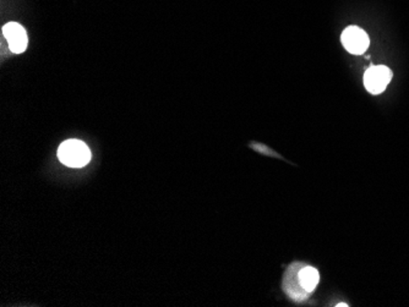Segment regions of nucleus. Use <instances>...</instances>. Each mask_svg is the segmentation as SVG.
I'll list each match as a JSON object with an SVG mask.
<instances>
[{
    "instance_id": "f257e3e1",
    "label": "nucleus",
    "mask_w": 409,
    "mask_h": 307,
    "mask_svg": "<svg viewBox=\"0 0 409 307\" xmlns=\"http://www.w3.org/2000/svg\"><path fill=\"white\" fill-rule=\"evenodd\" d=\"M58 158L66 167L82 168L90 162L91 151L85 142L71 138L59 146Z\"/></svg>"
},
{
    "instance_id": "f03ea898",
    "label": "nucleus",
    "mask_w": 409,
    "mask_h": 307,
    "mask_svg": "<svg viewBox=\"0 0 409 307\" xmlns=\"http://www.w3.org/2000/svg\"><path fill=\"white\" fill-rule=\"evenodd\" d=\"M392 80V71L388 66L377 65L372 66L364 74V86L369 93L380 95L386 90L390 81Z\"/></svg>"
},
{
    "instance_id": "7ed1b4c3",
    "label": "nucleus",
    "mask_w": 409,
    "mask_h": 307,
    "mask_svg": "<svg viewBox=\"0 0 409 307\" xmlns=\"http://www.w3.org/2000/svg\"><path fill=\"white\" fill-rule=\"evenodd\" d=\"M340 41L345 50L356 55L365 53L370 44V39L367 33L356 26L347 27L340 36Z\"/></svg>"
},
{
    "instance_id": "20e7f679",
    "label": "nucleus",
    "mask_w": 409,
    "mask_h": 307,
    "mask_svg": "<svg viewBox=\"0 0 409 307\" xmlns=\"http://www.w3.org/2000/svg\"><path fill=\"white\" fill-rule=\"evenodd\" d=\"M3 35L8 41L11 52L15 54H21L26 50L28 46L27 32L24 26L17 22H8L3 27Z\"/></svg>"
},
{
    "instance_id": "39448f33",
    "label": "nucleus",
    "mask_w": 409,
    "mask_h": 307,
    "mask_svg": "<svg viewBox=\"0 0 409 307\" xmlns=\"http://www.w3.org/2000/svg\"><path fill=\"white\" fill-rule=\"evenodd\" d=\"M320 281L319 272L313 267H304L299 272V283L307 292H313Z\"/></svg>"
}]
</instances>
